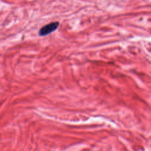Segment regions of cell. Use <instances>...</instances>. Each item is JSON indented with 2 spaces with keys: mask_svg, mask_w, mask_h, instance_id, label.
Wrapping results in <instances>:
<instances>
[{
  "mask_svg": "<svg viewBox=\"0 0 151 151\" xmlns=\"http://www.w3.org/2000/svg\"><path fill=\"white\" fill-rule=\"evenodd\" d=\"M59 26V22H51L48 24L45 25L44 27H43L39 31V36H45L47 35L50 34L56 31Z\"/></svg>",
  "mask_w": 151,
  "mask_h": 151,
  "instance_id": "cell-1",
  "label": "cell"
}]
</instances>
